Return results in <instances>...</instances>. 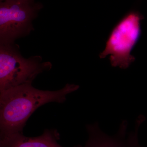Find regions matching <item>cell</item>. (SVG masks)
<instances>
[{"mask_svg":"<svg viewBox=\"0 0 147 147\" xmlns=\"http://www.w3.org/2000/svg\"><path fill=\"white\" fill-rule=\"evenodd\" d=\"M139 147H142V146H139Z\"/></svg>","mask_w":147,"mask_h":147,"instance_id":"cell-8","label":"cell"},{"mask_svg":"<svg viewBox=\"0 0 147 147\" xmlns=\"http://www.w3.org/2000/svg\"><path fill=\"white\" fill-rule=\"evenodd\" d=\"M42 5L26 1H0V45L13 44L34 30L33 21Z\"/></svg>","mask_w":147,"mask_h":147,"instance_id":"cell-4","label":"cell"},{"mask_svg":"<svg viewBox=\"0 0 147 147\" xmlns=\"http://www.w3.org/2000/svg\"><path fill=\"white\" fill-rule=\"evenodd\" d=\"M142 18L139 13L131 11L118 22L110 32L105 49L99 55L100 59L109 56L112 66L128 68L135 61L131 53L141 35Z\"/></svg>","mask_w":147,"mask_h":147,"instance_id":"cell-3","label":"cell"},{"mask_svg":"<svg viewBox=\"0 0 147 147\" xmlns=\"http://www.w3.org/2000/svg\"><path fill=\"white\" fill-rule=\"evenodd\" d=\"M144 121L142 118H138L135 131L129 133L127 138V123L126 121L122 122L117 133L113 136H109L102 131L97 122L88 125L86 129L88 139L84 147H138L140 145L138 129Z\"/></svg>","mask_w":147,"mask_h":147,"instance_id":"cell-5","label":"cell"},{"mask_svg":"<svg viewBox=\"0 0 147 147\" xmlns=\"http://www.w3.org/2000/svg\"><path fill=\"white\" fill-rule=\"evenodd\" d=\"M50 62H42L39 55L25 58L15 43L0 45V92L32 84L40 74L52 68Z\"/></svg>","mask_w":147,"mask_h":147,"instance_id":"cell-2","label":"cell"},{"mask_svg":"<svg viewBox=\"0 0 147 147\" xmlns=\"http://www.w3.org/2000/svg\"><path fill=\"white\" fill-rule=\"evenodd\" d=\"M79 88L67 84L58 90H42L27 84L0 92V139L23 133L27 121L37 109L49 102L63 103L67 95Z\"/></svg>","mask_w":147,"mask_h":147,"instance_id":"cell-1","label":"cell"},{"mask_svg":"<svg viewBox=\"0 0 147 147\" xmlns=\"http://www.w3.org/2000/svg\"><path fill=\"white\" fill-rule=\"evenodd\" d=\"M8 1V0H0V1ZM12 1H34V0H12Z\"/></svg>","mask_w":147,"mask_h":147,"instance_id":"cell-7","label":"cell"},{"mask_svg":"<svg viewBox=\"0 0 147 147\" xmlns=\"http://www.w3.org/2000/svg\"><path fill=\"white\" fill-rule=\"evenodd\" d=\"M59 139L57 129H46L38 137H26L23 133H19L1 139L0 147H63L58 143Z\"/></svg>","mask_w":147,"mask_h":147,"instance_id":"cell-6","label":"cell"}]
</instances>
